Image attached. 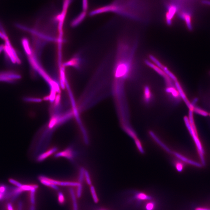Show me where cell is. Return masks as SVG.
Here are the masks:
<instances>
[{
    "label": "cell",
    "mask_w": 210,
    "mask_h": 210,
    "mask_svg": "<svg viewBox=\"0 0 210 210\" xmlns=\"http://www.w3.org/2000/svg\"><path fill=\"white\" fill-rule=\"evenodd\" d=\"M179 16L182 20L184 21L189 31L192 30V17L190 12L186 11H182L179 12Z\"/></svg>",
    "instance_id": "obj_8"
},
{
    "label": "cell",
    "mask_w": 210,
    "mask_h": 210,
    "mask_svg": "<svg viewBox=\"0 0 210 210\" xmlns=\"http://www.w3.org/2000/svg\"><path fill=\"white\" fill-rule=\"evenodd\" d=\"M38 186L37 185H23L21 187V189L24 191H31L34 189H38Z\"/></svg>",
    "instance_id": "obj_19"
},
{
    "label": "cell",
    "mask_w": 210,
    "mask_h": 210,
    "mask_svg": "<svg viewBox=\"0 0 210 210\" xmlns=\"http://www.w3.org/2000/svg\"><path fill=\"white\" fill-rule=\"evenodd\" d=\"M203 97L205 104L210 108V90L203 94Z\"/></svg>",
    "instance_id": "obj_20"
},
{
    "label": "cell",
    "mask_w": 210,
    "mask_h": 210,
    "mask_svg": "<svg viewBox=\"0 0 210 210\" xmlns=\"http://www.w3.org/2000/svg\"><path fill=\"white\" fill-rule=\"evenodd\" d=\"M19 72L12 70H0V82L13 84L21 79Z\"/></svg>",
    "instance_id": "obj_4"
},
{
    "label": "cell",
    "mask_w": 210,
    "mask_h": 210,
    "mask_svg": "<svg viewBox=\"0 0 210 210\" xmlns=\"http://www.w3.org/2000/svg\"><path fill=\"white\" fill-rule=\"evenodd\" d=\"M9 182L11 183V184L14 185L15 186H16V187L18 188H21L22 186L23 185V184H21V183L19 182L18 181H16L12 179H9Z\"/></svg>",
    "instance_id": "obj_26"
},
{
    "label": "cell",
    "mask_w": 210,
    "mask_h": 210,
    "mask_svg": "<svg viewBox=\"0 0 210 210\" xmlns=\"http://www.w3.org/2000/svg\"><path fill=\"white\" fill-rule=\"evenodd\" d=\"M23 101L27 103H39L41 102L42 100L40 98H23Z\"/></svg>",
    "instance_id": "obj_21"
},
{
    "label": "cell",
    "mask_w": 210,
    "mask_h": 210,
    "mask_svg": "<svg viewBox=\"0 0 210 210\" xmlns=\"http://www.w3.org/2000/svg\"><path fill=\"white\" fill-rule=\"evenodd\" d=\"M59 116L58 115H55L51 117L50 120L48 127L50 128H52L55 126L56 124H57V122L58 118Z\"/></svg>",
    "instance_id": "obj_18"
},
{
    "label": "cell",
    "mask_w": 210,
    "mask_h": 210,
    "mask_svg": "<svg viewBox=\"0 0 210 210\" xmlns=\"http://www.w3.org/2000/svg\"><path fill=\"white\" fill-rule=\"evenodd\" d=\"M57 150V148H53L51 149L48 150L47 151L45 152V153H42L38 156L37 158V161H42L46 159V158L49 157L56 152Z\"/></svg>",
    "instance_id": "obj_11"
},
{
    "label": "cell",
    "mask_w": 210,
    "mask_h": 210,
    "mask_svg": "<svg viewBox=\"0 0 210 210\" xmlns=\"http://www.w3.org/2000/svg\"><path fill=\"white\" fill-rule=\"evenodd\" d=\"M36 189H34L31 191L30 200L31 204H35V193Z\"/></svg>",
    "instance_id": "obj_23"
},
{
    "label": "cell",
    "mask_w": 210,
    "mask_h": 210,
    "mask_svg": "<svg viewBox=\"0 0 210 210\" xmlns=\"http://www.w3.org/2000/svg\"><path fill=\"white\" fill-rule=\"evenodd\" d=\"M193 112L197 114H199L200 116H203L204 117H207L209 115V113L207 111L204 110L201 108L197 107L195 106L193 110Z\"/></svg>",
    "instance_id": "obj_14"
},
{
    "label": "cell",
    "mask_w": 210,
    "mask_h": 210,
    "mask_svg": "<svg viewBox=\"0 0 210 210\" xmlns=\"http://www.w3.org/2000/svg\"><path fill=\"white\" fill-rule=\"evenodd\" d=\"M4 49V45H0V53L2 52Z\"/></svg>",
    "instance_id": "obj_35"
},
{
    "label": "cell",
    "mask_w": 210,
    "mask_h": 210,
    "mask_svg": "<svg viewBox=\"0 0 210 210\" xmlns=\"http://www.w3.org/2000/svg\"><path fill=\"white\" fill-rule=\"evenodd\" d=\"M38 179L40 180V182L42 184L44 185L48 186V187H50L51 188H52L53 189H55V190H59V189L57 185L50 183L49 182L47 181V180L45 179H44L43 177H42L41 175H40V176L39 177Z\"/></svg>",
    "instance_id": "obj_13"
},
{
    "label": "cell",
    "mask_w": 210,
    "mask_h": 210,
    "mask_svg": "<svg viewBox=\"0 0 210 210\" xmlns=\"http://www.w3.org/2000/svg\"><path fill=\"white\" fill-rule=\"evenodd\" d=\"M73 156V153L71 148H68L64 151L56 153L55 157H64L71 160Z\"/></svg>",
    "instance_id": "obj_9"
},
{
    "label": "cell",
    "mask_w": 210,
    "mask_h": 210,
    "mask_svg": "<svg viewBox=\"0 0 210 210\" xmlns=\"http://www.w3.org/2000/svg\"><path fill=\"white\" fill-rule=\"evenodd\" d=\"M202 2H203V4L209 5H210V1H207V0H203V1H202Z\"/></svg>",
    "instance_id": "obj_34"
},
{
    "label": "cell",
    "mask_w": 210,
    "mask_h": 210,
    "mask_svg": "<svg viewBox=\"0 0 210 210\" xmlns=\"http://www.w3.org/2000/svg\"><path fill=\"white\" fill-rule=\"evenodd\" d=\"M30 210H35V207L34 205H32L30 208Z\"/></svg>",
    "instance_id": "obj_36"
},
{
    "label": "cell",
    "mask_w": 210,
    "mask_h": 210,
    "mask_svg": "<svg viewBox=\"0 0 210 210\" xmlns=\"http://www.w3.org/2000/svg\"><path fill=\"white\" fill-rule=\"evenodd\" d=\"M134 198L138 201H144V200H151V197L147 194L142 192H138L135 194Z\"/></svg>",
    "instance_id": "obj_12"
},
{
    "label": "cell",
    "mask_w": 210,
    "mask_h": 210,
    "mask_svg": "<svg viewBox=\"0 0 210 210\" xmlns=\"http://www.w3.org/2000/svg\"><path fill=\"white\" fill-rule=\"evenodd\" d=\"M138 46L137 39L131 36H123L117 42L112 90L118 102L125 101V87L134 74Z\"/></svg>",
    "instance_id": "obj_1"
},
{
    "label": "cell",
    "mask_w": 210,
    "mask_h": 210,
    "mask_svg": "<svg viewBox=\"0 0 210 210\" xmlns=\"http://www.w3.org/2000/svg\"><path fill=\"white\" fill-rule=\"evenodd\" d=\"M23 191L21 189V188L15 187V192L12 198H11V201L12 202L15 201L17 198H18L20 194L22 193Z\"/></svg>",
    "instance_id": "obj_16"
},
{
    "label": "cell",
    "mask_w": 210,
    "mask_h": 210,
    "mask_svg": "<svg viewBox=\"0 0 210 210\" xmlns=\"http://www.w3.org/2000/svg\"><path fill=\"white\" fill-rule=\"evenodd\" d=\"M184 164L180 162H178L175 164V167L178 172H181L184 169Z\"/></svg>",
    "instance_id": "obj_29"
},
{
    "label": "cell",
    "mask_w": 210,
    "mask_h": 210,
    "mask_svg": "<svg viewBox=\"0 0 210 210\" xmlns=\"http://www.w3.org/2000/svg\"><path fill=\"white\" fill-rule=\"evenodd\" d=\"M72 0H64L62 12L54 17L55 21H59L58 30L60 32H62L64 20L65 19L69 6Z\"/></svg>",
    "instance_id": "obj_5"
},
{
    "label": "cell",
    "mask_w": 210,
    "mask_h": 210,
    "mask_svg": "<svg viewBox=\"0 0 210 210\" xmlns=\"http://www.w3.org/2000/svg\"><path fill=\"white\" fill-rule=\"evenodd\" d=\"M209 74H210V72H209Z\"/></svg>",
    "instance_id": "obj_38"
},
{
    "label": "cell",
    "mask_w": 210,
    "mask_h": 210,
    "mask_svg": "<svg viewBox=\"0 0 210 210\" xmlns=\"http://www.w3.org/2000/svg\"><path fill=\"white\" fill-rule=\"evenodd\" d=\"M193 113V111L189 110V118L187 117H185V123L195 142L199 156L200 163L203 166H205L206 165V160L205 159L204 149L198 137L196 126L194 122Z\"/></svg>",
    "instance_id": "obj_2"
},
{
    "label": "cell",
    "mask_w": 210,
    "mask_h": 210,
    "mask_svg": "<svg viewBox=\"0 0 210 210\" xmlns=\"http://www.w3.org/2000/svg\"><path fill=\"white\" fill-rule=\"evenodd\" d=\"M78 189L77 190L76 192V196L78 198H80L81 197V195H82V185L81 183H80L78 186H77Z\"/></svg>",
    "instance_id": "obj_27"
},
{
    "label": "cell",
    "mask_w": 210,
    "mask_h": 210,
    "mask_svg": "<svg viewBox=\"0 0 210 210\" xmlns=\"http://www.w3.org/2000/svg\"><path fill=\"white\" fill-rule=\"evenodd\" d=\"M209 117H210V113H209Z\"/></svg>",
    "instance_id": "obj_37"
},
{
    "label": "cell",
    "mask_w": 210,
    "mask_h": 210,
    "mask_svg": "<svg viewBox=\"0 0 210 210\" xmlns=\"http://www.w3.org/2000/svg\"><path fill=\"white\" fill-rule=\"evenodd\" d=\"M178 7L174 3H171L167 6V12L165 15L166 23L168 26H170L175 16L178 12Z\"/></svg>",
    "instance_id": "obj_6"
},
{
    "label": "cell",
    "mask_w": 210,
    "mask_h": 210,
    "mask_svg": "<svg viewBox=\"0 0 210 210\" xmlns=\"http://www.w3.org/2000/svg\"><path fill=\"white\" fill-rule=\"evenodd\" d=\"M69 192L72 200H73V210H78V203L77 202L76 197L74 191L73 189H70Z\"/></svg>",
    "instance_id": "obj_15"
},
{
    "label": "cell",
    "mask_w": 210,
    "mask_h": 210,
    "mask_svg": "<svg viewBox=\"0 0 210 210\" xmlns=\"http://www.w3.org/2000/svg\"><path fill=\"white\" fill-rule=\"evenodd\" d=\"M90 191L91 192L92 197H93L94 202L95 203H98V196H97L96 192L94 187L93 186H90Z\"/></svg>",
    "instance_id": "obj_22"
},
{
    "label": "cell",
    "mask_w": 210,
    "mask_h": 210,
    "mask_svg": "<svg viewBox=\"0 0 210 210\" xmlns=\"http://www.w3.org/2000/svg\"><path fill=\"white\" fill-rule=\"evenodd\" d=\"M123 5H124L120 3H112V4L94 9L90 12V16H94L104 12H113L132 18L131 14L127 10L128 8H126V5H125L124 6Z\"/></svg>",
    "instance_id": "obj_3"
},
{
    "label": "cell",
    "mask_w": 210,
    "mask_h": 210,
    "mask_svg": "<svg viewBox=\"0 0 210 210\" xmlns=\"http://www.w3.org/2000/svg\"><path fill=\"white\" fill-rule=\"evenodd\" d=\"M84 171H85V170H84V168H81L80 170L79 177V183H82L83 181H84Z\"/></svg>",
    "instance_id": "obj_24"
},
{
    "label": "cell",
    "mask_w": 210,
    "mask_h": 210,
    "mask_svg": "<svg viewBox=\"0 0 210 210\" xmlns=\"http://www.w3.org/2000/svg\"><path fill=\"white\" fill-rule=\"evenodd\" d=\"M142 93V99L145 104L149 105L152 102L154 98V94L152 89L150 85L146 84L144 86Z\"/></svg>",
    "instance_id": "obj_7"
},
{
    "label": "cell",
    "mask_w": 210,
    "mask_h": 210,
    "mask_svg": "<svg viewBox=\"0 0 210 210\" xmlns=\"http://www.w3.org/2000/svg\"><path fill=\"white\" fill-rule=\"evenodd\" d=\"M7 207L8 210H14L13 207H12V203H8Z\"/></svg>",
    "instance_id": "obj_33"
},
{
    "label": "cell",
    "mask_w": 210,
    "mask_h": 210,
    "mask_svg": "<svg viewBox=\"0 0 210 210\" xmlns=\"http://www.w3.org/2000/svg\"><path fill=\"white\" fill-rule=\"evenodd\" d=\"M87 12L83 11L76 18L73 20L71 23V26H76L79 24L85 18L86 16H87Z\"/></svg>",
    "instance_id": "obj_10"
},
{
    "label": "cell",
    "mask_w": 210,
    "mask_h": 210,
    "mask_svg": "<svg viewBox=\"0 0 210 210\" xmlns=\"http://www.w3.org/2000/svg\"><path fill=\"white\" fill-rule=\"evenodd\" d=\"M84 176H85L86 181L87 184L89 185H92V183L91 180L90 179V175L88 173V171L85 170L84 171Z\"/></svg>",
    "instance_id": "obj_28"
},
{
    "label": "cell",
    "mask_w": 210,
    "mask_h": 210,
    "mask_svg": "<svg viewBox=\"0 0 210 210\" xmlns=\"http://www.w3.org/2000/svg\"><path fill=\"white\" fill-rule=\"evenodd\" d=\"M82 7L83 11L87 12L88 7V0H83Z\"/></svg>",
    "instance_id": "obj_31"
},
{
    "label": "cell",
    "mask_w": 210,
    "mask_h": 210,
    "mask_svg": "<svg viewBox=\"0 0 210 210\" xmlns=\"http://www.w3.org/2000/svg\"><path fill=\"white\" fill-rule=\"evenodd\" d=\"M58 200L60 204H63L65 202V198L62 192H59L58 193Z\"/></svg>",
    "instance_id": "obj_30"
},
{
    "label": "cell",
    "mask_w": 210,
    "mask_h": 210,
    "mask_svg": "<svg viewBox=\"0 0 210 210\" xmlns=\"http://www.w3.org/2000/svg\"><path fill=\"white\" fill-rule=\"evenodd\" d=\"M155 208V204L153 202H150L146 205V210H154Z\"/></svg>",
    "instance_id": "obj_25"
},
{
    "label": "cell",
    "mask_w": 210,
    "mask_h": 210,
    "mask_svg": "<svg viewBox=\"0 0 210 210\" xmlns=\"http://www.w3.org/2000/svg\"><path fill=\"white\" fill-rule=\"evenodd\" d=\"M194 210H210V207L197 206L194 208Z\"/></svg>",
    "instance_id": "obj_32"
},
{
    "label": "cell",
    "mask_w": 210,
    "mask_h": 210,
    "mask_svg": "<svg viewBox=\"0 0 210 210\" xmlns=\"http://www.w3.org/2000/svg\"><path fill=\"white\" fill-rule=\"evenodd\" d=\"M7 186L4 184H0V201L4 200V197L7 190Z\"/></svg>",
    "instance_id": "obj_17"
}]
</instances>
